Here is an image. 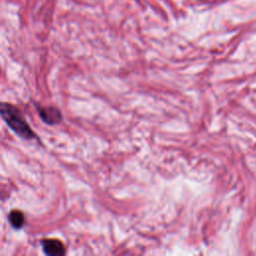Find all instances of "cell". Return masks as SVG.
Returning <instances> with one entry per match:
<instances>
[{"instance_id": "2", "label": "cell", "mask_w": 256, "mask_h": 256, "mask_svg": "<svg viewBox=\"0 0 256 256\" xmlns=\"http://www.w3.org/2000/svg\"><path fill=\"white\" fill-rule=\"evenodd\" d=\"M41 245L45 254L50 256H60L65 253L64 245L58 239H43Z\"/></svg>"}, {"instance_id": "1", "label": "cell", "mask_w": 256, "mask_h": 256, "mask_svg": "<svg viewBox=\"0 0 256 256\" xmlns=\"http://www.w3.org/2000/svg\"><path fill=\"white\" fill-rule=\"evenodd\" d=\"M1 115L8 126L20 137L32 139L35 137L34 132L30 129L20 111L11 104L3 103L1 105Z\"/></svg>"}, {"instance_id": "3", "label": "cell", "mask_w": 256, "mask_h": 256, "mask_svg": "<svg viewBox=\"0 0 256 256\" xmlns=\"http://www.w3.org/2000/svg\"><path fill=\"white\" fill-rule=\"evenodd\" d=\"M39 115L41 119L50 125L59 123L62 120V115L60 111L55 107H39Z\"/></svg>"}, {"instance_id": "4", "label": "cell", "mask_w": 256, "mask_h": 256, "mask_svg": "<svg viewBox=\"0 0 256 256\" xmlns=\"http://www.w3.org/2000/svg\"><path fill=\"white\" fill-rule=\"evenodd\" d=\"M9 222L10 224L16 228V229H20L23 225H24V222H25V218H24V215L21 211L19 210H13L10 212L9 216Z\"/></svg>"}]
</instances>
